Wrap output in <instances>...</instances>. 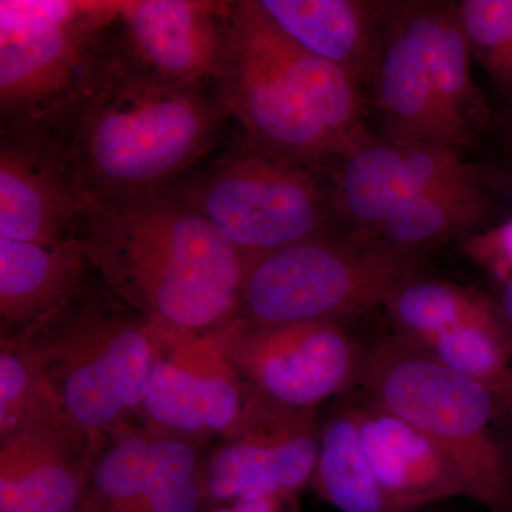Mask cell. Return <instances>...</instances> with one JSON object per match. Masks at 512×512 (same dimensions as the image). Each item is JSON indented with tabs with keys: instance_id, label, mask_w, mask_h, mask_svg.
I'll list each match as a JSON object with an SVG mask.
<instances>
[{
	"instance_id": "603a6c76",
	"label": "cell",
	"mask_w": 512,
	"mask_h": 512,
	"mask_svg": "<svg viewBox=\"0 0 512 512\" xmlns=\"http://www.w3.org/2000/svg\"><path fill=\"white\" fill-rule=\"evenodd\" d=\"M312 484L340 512H399L367 461L352 403L336 407L320 429Z\"/></svg>"
},
{
	"instance_id": "4dcf8cb0",
	"label": "cell",
	"mask_w": 512,
	"mask_h": 512,
	"mask_svg": "<svg viewBox=\"0 0 512 512\" xmlns=\"http://www.w3.org/2000/svg\"><path fill=\"white\" fill-rule=\"evenodd\" d=\"M501 141L507 153L512 158V106H508L503 119H501Z\"/></svg>"
},
{
	"instance_id": "9a60e30c",
	"label": "cell",
	"mask_w": 512,
	"mask_h": 512,
	"mask_svg": "<svg viewBox=\"0 0 512 512\" xmlns=\"http://www.w3.org/2000/svg\"><path fill=\"white\" fill-rule=\"evenodd\" d=\"M429 15L430 2H390L372 79L376 106L383 137L453 148L431 83Z\"/></svg>"
},
{
	"instance_id": "cb8c5ba5",
	"label": "cell",
	"mask_w": 512,
	"mask_h": 512,
	"mask_svg": "<svg viewBox=\"0 0 512 512\" xmlns=\"http://www.w3.org/2000/svg\"><path fill=\"white\" fill-rule=\"evenodd\" d=\"M384 308L397 335L417 346L448 330L503 315L500 305L484 293L423 275L400 286Z\"/></svg>"
},
{
	"instance_id": "7a4b0ae2",
	"label": "cell",
	"mask_w": 512,
	"mask_h": 512,
	"mask_svg": "<svg viewBox=\"0 0 512 512\" xmlns=\"http://www.w3.org/2000/svg\"><path fill=\"white\" fill-rule=\"evenodd\" d=\"M227 117L215 94L138 72L114 47L64 147L94 204L164 188L211 150Z\"/></svg>"
},
{
	"instance_id": "d4e9b609",
	"label": "cell",
	"mask_w": 512,
	"mask_h": 512,
	"mask_svg": "<svg viewBox=\"0 0 512 512\" xmlns=\"http://www.w3.org/2000/svg\"><path fill=\"white\" fill-rule=\"evenodd\" d=\"M420 348L448 369L490 387L505 400L512 369V330L503 315L448 330Z\"/></svg>"
},
{
	"instance_id": "484cf974",
	"label": "cell",
	"mask_w": 512,
	"mask_h": 512,
	"mask_svg": "<svg viewBox=\"0 0 512 512\" xmlns=\"http://www.w3.org/2000/svg\"><path fill=\"white\" fill-rule=\"evenodd\" d=\"M63 421L67 419L32 353L18 340L0 339V439Z\"/></svg>"
},
{
	"instance_id": "8fae6325",
	"label": "cell",
	"mask_w": 512,
	"mask_h": 512,
	"mask_svg": "<svg viewBox=\"0 0 512 512\" xmlns=\"http://www.w3.org/2000/svg\"><path fill=\"white\" fill-rule=\"evenodd\" d=\"M252 394L224 362L210 335L164 349L151 370L136 421L151 436L202 447L238 423Z\"/></svg>"
},
{
	"instance_id": "9c48e42d",
	"label": "cell",
	"mask_w": 512,
	"mask_h": 512,
	"mask_svg": "<svg viewBox=\"0 0 512 512\" xmlns=\"http://www.w3.org/2000/svg\"><path fill=\"white\" fill-rule=\"evenodd\" d=\"M214 84L222 109L252 140L318 163L345 157L272 53L258 2L232 6L227 50Z\"/></svg>"
},
{
	"instance_id": "ffe728a7",
	"label": "cell",
	"mask_w": 512,
	"mask_h": 512,
	"mask_svg": "<svg viewBox=\"0 0 512 512\" xmlns=\"http://www.w3.org/2000/svg\"><path fill=\"white\" fill-rule=\"evenodd\" d=\"M429 59L434 99L451 147L474 146L488 126L490 109L474 83L473 53L456 5L430 2Z\"/></svg>"
},
{
	"instance_id": "d6a6232c",
	"label": "cell",
	"mask_w": 512,
	"mask_h": 512,
	"mask_svg": "<svg viewBox=\"0 0 512 512\" xmlns=\"http://www.w3.org/2000/svg\"><path fill=\"white\" fill-rule=\"evenodd\" d=\"M505 402L510 404V407L512 409V369L510 372V376H508L507 392H505Z\"/></svg>"
},
{
	"instance_id": "4316f807",
	"label": "cell",
	"mask_w": 512,
	"mask_h": 512,
	"mask_svg": "<svg viewBox=\"0 0 512 512\" xmlns=\"http://www.w3.org/2000/svg\"><path fill=\"white\" fill-rule=\"evenodd\" d=\"M201 451L190 441L153 436L146 484L127 512H200Z\"/></svg>"
},
{
	"instance_id": "52a82bcc",
	"label": "cell",
	"mask_w": 512,
	"mask_h": 512,
	"mask_svg": "<svg viewBox=\"0 0 512 512\" xmlns=\"http://www.w3.org/2000/svg\"><path fill=\"white\" fill-rule=\"evenodd\" d=\"M320 165L245 136L171 191L220 229L248 262L329 235L338 210Z\"/></svg>"
},
{
	"instance_id": "8992f818",
	"label": "cell",
	"mask_w": 512,
	"mask_h": 512,
	"mask_svg": "<svg viewBox=\"0 0 512 512\" xmlns=\"http://www.w3.org/2000/svg\"><path fill=\"white\" fill-rule=\"evenodd\" d=\"M423 272L421 256L360 232L305 239L249 259L235 320L254 328L338 322L386 306Z\"/></svg>"
},
{
	"instance_id": "f1b7e54d",
	"label": "cell",
	"mask_w": 512,
	"mask_h": 512,
	"mask_svg": "<svg viewBox=\"0 0 512 512\" xmlns=\"http://www.w3.org/2000/svg\"><path fill=\"white\" fill-rule=\"evenodd\" d=\"M464 252L500 282L512 276V220L466 238Z\"/></svg>"
},
{
	"instance_id": "5b68a950",
	"label": "cell",
	"mask_w": 512,
	"mask_h": 512,
	"mask_svg": "<svg viewBox=\"0 0 512 512\" xmlns=\"http://www.w3.org/2000/svg\"><path fill=\"white\" fill-rule=\"evenodd\" d=\"M365 399L420 431L457 468L468 497L490 512H512V466L494 431L490 387L448 369L403 336L365 350Z\"/></svg>"
},
{
	"instance_id": "4fadbf2b",
	"label": "cell",
	"mask_w": 512,
	"mask_h": 512,
	"mask_svg": "<svg viewBox=\"0 0 512 512\" xmlns=\"http://www.w3.org/2000/svg\"><path fill=\"white\" fill-rule=\"evenodd\" d=\"M92 207L74 180L62 143L43 134L2 130L0 239L70 241Z\"/></svg>"
},
{
	"instance_id": "7402d4cb",
	"label": "cell",
	"mask_w": 512,
	"mask_h": 512,
	"mask_svg": "<svg viewBox=\"0 0 512 512\" xmlns=\"http://www.w3.org/2000/svg\"><path fill=\"white\" fill-rule=\"evenodd\" d=\"M483 180L439 185L403 202L373 231L386 247L421 256L456 234L470 231L490 214Z\"/></svg>"
},
{
	"instance_id": "ba28073f",
	"label": "cell",
	"mask_w": 512,
	"mask_h": 512,
	"mask_svg": "<svg viewBox=\"0 0 512 512\" xmlns=\"http://www.w3.org/2000/svg\"><path fill=\"white\" fill-rule=\"evenodd\" d=\"M212 338L256 396L293 412H316L359 382L365 356L338 322L254 328L234 320Z\"/></svg>"
},
{
	"instance_id": "1f68e13d",
	"label": "cell",
	"mask_w": 512,
	"mask_h": 512,
	"mask_svg": "<svg viewBox=\"0 0 512 512\" xmlns=\"http://www.w3.org/2000/svg\"><path fill=\"white\" fill-rule=\"evenodd\" d=\"M208 512H239L238 508L235 507L234 503L231 505H218V507L212 508V510Z\"/></svg>"
},
{
	"instance_id": "83f0119b",
	"label": "cell",
	"mask_w": 512,
	"mask_h": 512,
	"mask_svg": "<svg viewBox=\"0 0 512 512\" xmlns=\"http://www.w3.org/2000/svg\"><path fill=\"white\" fill-rule=\"evenodd\" d=\"M456 6L474 59L512 106V0H464Z\"/></svg>"
},
{
	"instance_id": "e0dca14e",
	"label": "cell",
	"mask_w": 512,
	"mask_h": 512,
	"mask_svg": "<svg viewBox=\"0 0 512 512\" xmlns=\"http://www.w3.org/2000/svg\"><path fill=\"white\" fill-rule=\"evenodd\" d=\"M352 406L367 461L397 511L413 512L457 495L468 497L457 468L420 431L365 397Z\"/></svg>"
},
{
	"instance_id": "3957f363",
	"label": "cell",
	"mask_w": 512,
	"mask_h": 512,
	"mask_svg": "<svg viewBox=\"0 0 512 512\" xmlns=\"http://www.w3.org/2000/svg\"><path fill=\"white\" fill-rule=\"evenodd\" d=\"M15 340L35 357L67 421L97 440L137 423L165 349L150 323L103 284H87Z\"/></svg>"
},
{
	"instance_id": "44dd1931",
	"label": "cell",
	"mask_w": 512,
	"mask_h": 512,
	"mask_svg": "<svg viewBox=\"0 0 512 512\" xmlns=\"http://www.w3.org/2000/svg\"><path fill=\"white\" fill-rule=\"evenodd\" d=\"M264 16L266 39L286 77L348 157L372 137L366 133L359 84L336 64L296 45Z\"/></svg>"
},
{
	"instance_id": "30bf717a",
	"label": "cell",
	"mask_w": 512,
	"mask_h": 512,
	"mask_svg": "<svg viewBox=\"0 0 512 512\" xmlns=\"http://www.w3.org/2000/svg\"><path fill=\"white\" fill-rule=\"evenodd\" d=\"M319 436L316 412L282 409L252 394L238 423L202 460L205 500L292 497L313 481Z\"/></svg>"
},
{
	"instance_id": "5bb4252c",
	"label": "cell",
	"mask_w": 512,
	"mask_h": 512,
	"mask_svg": "<svg viewBox=\"0 0 512 512\" xmlns=\"http://www.w3.org/2000/svg\"><path fill=\"white\" fill-rule=\"evenodd\" d=\"M340 161L336 210L360 234H372L399 205L431 188L484 178L454 148L386 137H370Z\"/></svg>"
},
{
	"instance_id": "7c38bea8",
	"label": "cell",
	"mask_w": 512,
	"mask_h": 512,
	"mask_svg": "<svg viewBox=\"0 0 512 512\" xmlns=\"http://www.w3.org/2000/svg\"><path fill=\"white\" fill-rule=\"evenodd\" d=\"M232 6L202 0L120 2L116 53L154 79L204 89L215 83L224 62Z\"/></svg>"
},
{
	"instance_id": "6da1fadb",
	"label": "cell",
	"mask_w": 512,
	"mask_h": 512,
	"mask_svg": "<svg viewBox=\"0 0 512 512\" xmlns=\"http://www.w3.org/2000/svg\"><path fill=\"white\" fill-rule=\"evenodd\" d=\"M76 238L101 284L143 316L165 348L237 318L247 259L171 190L94 202Z\"/></svg>"
},
{
	"instance_id": "ac0fdd59",
	"label": "cell",
	"mask_w": 512,
	"mask_h": 512,
	"mask_svg": "<svg viewBox=\"0 0 512 512\" xmlns=\"http://www.w3.org/2000/svg\"><path fill=\"white\" fill-rule=\"evenodd\" d=\"M77 238L59 244L0 239V339L15 340L87 285Z\"/></svg>"
},
{
	"instance_id": "2e32d148",
	"label": "cell",
	"mask_w": 512,
	"mask_h": 512,
	"mask_svg": "<svg viewBox=\"0 0 512 512\" xmlns=\"http://www.w3.org/2000/svg\"><path fill=\"white\" fill-rule=\"evenodd\" d=\"M99 440L72 424L0 439V512H82Z\"/></svg>"
},
{
	"instance_id": "277c9868",
	"label": "cell",
	"mask_w": 512,
	"mask_h": 512,
	"mask_svg": "<svg viewBox=\"0 0 512 512\" xmlns=\"http://www.w3.org/2000/svg\"><path fill=\"white\" fill-rule=\"evenodd\" d=\"M120 2L2 0V130L64 144L114 56Z\"/></svg>"
},
{
	"instance_id": "d6986e66",
	"label": "cell",
	"mask_w": 512,
	"mask_h": 512,
	"mask_svg": "<svg viewBox=\"0 0 512 512\" xmlns=\"http://www.w3.org/2000/svg\"><path fill=\"white\" fill-rule=\"evenodd\" d=\"M258 5L296 45L336 64L359 86L372 83L389 2L259 0Z\"/></svg>"
},
{
	"instance_id": "f546056e",
	"label": "cell",
	"mask_w": 512,
	"mask_h": 512,
	"mask_svg": "<svg viewBox=\"0 0 512 512\" xmlns=\"http://www.w3.org/2000/svg\"><path fill=\"white\" fill-rule=\"evenodd\" d=\"M501 284H503V295H501V302L498 305L503 312L505 322L512 330V276Z\"/></svg>"
}]
</instances>
